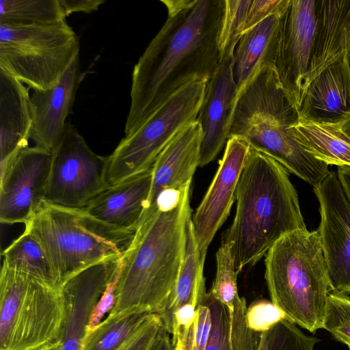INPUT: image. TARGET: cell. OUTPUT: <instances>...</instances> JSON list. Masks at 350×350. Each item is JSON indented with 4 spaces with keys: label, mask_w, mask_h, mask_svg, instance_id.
<instances>
[{
    "label": "cell",
    "mask_w": 350,
    "mask_h": 350,
    "mask_svg": "<svg viewBox=\"0 0 350 350\" xmlns=\"http://www.w3.org/2000/svg\"><path fill=\"white\" fill-rule=\"evenodd\" d=\"M235 200L234 218L222 243L232 245L238 273L256 264L283 236L307 229L287 170L252 146L238 180Z\"/></svg>",
    "instance_id": "cell-3"
},
{
    "label": "cell",
    "mask_w": 350,
    "mask_h": 350,
    "mask_svg": "<svg viewBox=\"0 0 350 350\" xmlns=\"http://www.w3.org/2000/svg\"><path fill=\"white\" fill-rule=\"evenodd\" d=\"M191 193V182L165 191L144 213L121 256L109 313L157 312L171 295L185 254Z\"/></svg>",
    "instance_id": "cell-2"
},
{
    "label": "cell",
    "mask_w": 350,
    "mask_h": 350,
    "mask_svg": "<svg viewBox=\"0 0 350 350\" xmlns=\"http://www.w3.org/2000/svg\"><path fill=\"white\" fill-rule=\"evenodd\" d=\"M342 126L299 119L293 131L302 147L317 159L327 165L350 167V137Z\"/></svg>",
    "instance_id": "cell-27"
},
{
    "label": "cell",
    "mask_w": 350,
    "mask_h": 350,
    "mask_svg": "<svg viewBox=\"0 0 350 350\" xmlns=\"http://www.w3.org/2000/svg\"><path fill=\"white\" fill-rule=\"evenodd\" d=\"M342 130L348 137H350V121L342 125Z\"/></svg>",
    "instance_id": "cell-42"
},
{
    "label": "cell",
    "mask_w": 350,
    "mask_h": 350,
    "mask_svg": "<svg viewBox=\"0 0 350 350\" xmlns=\"http://www.w3.org/2000/svg\"><path fill=\"white\" fill-rule=\"evenodd\" d=\"M250 148V144L243 138H228L217 171L191 215L193 234L200 259L204 262L214 236L229 216Z\"/></svg>",
    "instance_id": "cell-13"
},
{
    "label": "cell",
    "mask_w": 350,
    "mask_h": 350,
    "mask_svg": "<svg viewBox=\"0 0 350 350\" xmlns=\"http://www.w3.org/2000/svg\"><path fill=\"white\" fill-rule=\"evenodd\" d=\"M298 120V111L284 94L273 64L267 62L239 94L228 138L245 139L314 188L330 171L297 140L293 126Z\"/></svg>",
    "instance_id": "cell-4"
},
{
    "label": "cell",
    "mask_w": 350,
    "mask_h": 350,
    "mask_svg": "<svg viewBox=\"0 0 350 350\" xmlns=\"http://www.w3.org/2000/svg\"><path fill=\"white\" fill-rule=\"evenodd\" d=\"M64 20L59 0H0V24L46 25Z\"/></svg>",
    "instance_id": "cell-31"
},
{
    "label": "cell",
    "mask_w": 350,
    "mask_h": 350,
    "mask_svg": "<svg viewBox=\"0 0 350 350\" xmlns=\"http://www.w3.org/2000/svg\"><path fill=\"white\" fill-rule=\"evenodd\" d=\"M284 5L270 14L239 39L234 52L233 77L239 92L255 72L265 64L271 63L272 46Z\"/></svg>",
    "instance_id": "cell-24"
},
{
    "label": "cell",
    "mask_w": 350,
    "mask_h": 350,
    "mask_svg": "<svg viewBox=\"0 0 350 350\" xmlns=\"http://www.w3.org/2000/svg\"><path fill=\"white\" fill-rule=\"evenodd\" d=\"M350 52V0H315L314 31L304 96L312 80Z\"/></svg>",
    "instance_id": "cell-20"
},
{
    "label": "cell",
    "mask_w": 350,
    "mask_h": 350,
    "mask_svg": "<svg viewBox=\"0 0 350 350\" xmlns=\"http://www.w3.org/2000/svg\"><path fill=\"white\" fill-rule=\"evenodd\" d=\"M286 0H224L218 38L219 57L234 53L240 38L270 14Z\"/></svg>",
    "instance_id": "cell-26"
},
{
    "label": "cell",
    "mask_w": 350,
    "mask_h": 350,
    "mask_svg": "<svg viewBox=\"0 0 350 350\" xmlns=\"http://www.w3.org/2000/svg\"><path fill=\"white\" fill-rule=\"evenodd\" d=\"M29 278L2 265L0 275V350H8Z\"/></svg>",
    "instance_id": "cell-30"
},
{
    "label": "cell",
    "mask_w": 350,
    "mask_h": 350,
    "mask_svg": "<svg viewBox=\"0 0 350 350\" xmlns=\"http://www.w3.org/2000/svg\"><path fill=\"white\" fill-rule=\"evenodd\" d=\"M65 17L75 12L90 14L98 10L105 0H59Z\"/></svg>",
    "instance_id": "cell-38"
},
{
    "label": "cell",
    "mask_w": 350,
    "mask_h": 350,
    "mask_svg": "<svg viewBox=\"0 0 350 350\" xmlns=\"http://www.w3.org/2000/svg\"><path fill=\"white\" fill-rule=\"evenodd\" d=\"M265 265L271 301L286 319L311 333L322 328L331 286L317 230L283 236L265 255Z\"/></svg>",
    "instance_id": "cell-5"
},
{
    "label": "cell",
    "mask_w": 350,
    "mask_h": 350,
    "mask_svg": "<svg viewBox=\"0 0 350 350\" xmlns=\"http://www.w3.org/2000/svg\"><path fill=\"white\" fill-rule=\"evenodd\" d=\"M38 350H62L61 342L60 340H59L56 342L46 345Z\"/></svg>",
    "instance_id": "cell-41"
},
{
    "label": "cell",
    "mask_w": 350,
    "mask_h": 350,
    "mask_svg": "<svg viewBox=\"0 0 350 350\" xmlns=\"http://www.w3.org/2000/svg\"><path fill=\"white\" fill-rule=\"evenodd\" d=\"M315 0H286L272 46L271 64L279 83L298 111L304 98L314 31Z\"/></svg>",
    "instance_id": "cell-10"
},
{
    "label": "cell",
    "mask_w": 350,
    "mask_h": 350,
    "mask_svg": "<svg viewBox=\"0 0 350 350\" xmlns=\"http://www.w3.org/2000/svg\"><path fill=\"white\" fill-rule=\"evenodd\" d=\"M322 328L350 349V296L331 291Z\"/></svg>",
    "instance_id": "cell-34"
},
{
    "label": "cell",
    "mask_w": 350,
    "mask_h": 350,
    "mask_svg": "<svg viewBox=\"0 0 350 350\" xmlns=\"http://www.w3.org/2000/svg\"><path fill=\"white\" fill-rule=\"evenodd\" d=\"M350 350V349H349Z\"/></svg>",
    "instance_id": "cell-44"
},
{
    "label": "cell",
    "mask_w": 350,
    "mask_h": 350,
    "mask_svg": "<svg viewBox=\"0 0 350 350\" xmlns=\"http://www.w3.org/2000/svg\"><path fill=\"white\" fill-rule=\"evenodd\" d=\"M204 262L200 259L193 232L191 217L187 224L185 254L181 269L171 295L156 312L165 329L170 334L175 312L185 304L196 306L207 293L204 277Z\"/></svg>",
    "instance_id": "cell-25"
},
{
    "label": "cell",
    "mask_w": 350,
    "mask_h": 350,
    "mask_svg": "<svg viewBox=\"0 0 350 350\" xmlns=\"http://www.w3.org/2000/svg\"><path fill=\"white\" fill-rule=\"evenodd\" d=\"M148 350H174L170 333L163 326Z\"/></svg>",
    "instance_id": "cell-39"
},
{
    "label": "cell",
    "mask_w": 350,
    "mask_h": 350,
    "mask_svg": "<svg viewBox=\"0 0 350 350\" xmlns=\"http://www.w3.org/2000/svg\"><path fill=\"white\" fill-rule=\"evenodd\" d=\"M217 270L211 293L230 310L234 309V304L239 297L237 290V275L232 245L222 243L216 253Z\"/></svg>",
    "instance_id": "cell-33"
},
{
    "label": "cell",
    "mask_w": 350,
    "mask_h": 350,
    "mask_svg": "<svg viewBox=\"0 0 350 350\" xmlns=\"http://www.w3.org/2000/svg\"><path fill=\"white\" fill-rule=\"evenodd\" d=\"M346 60H347V64H348V67H349V72H350V52L346 56Z\"/></svg>",
    "instance_id": "cell-43"
},
{
    "label": "cell",
    "mask_w": 350,
    "mask_h": 350,
    "mask_svg": "<svg viewBox=\"0 0 350 350\" xmlns=\"http://www.w3.org/2000/svg\"><path fill=\"white\" fill-rule=\"evenodd\" d=\"M234 53L222 55L208 80L197 120L202 129L200 167L214 160L228 139L229 128L239 94L232 72Z\"/></svg>",
    "instance_id": "cell-16"
},
{
    "label": "cell",
    "mask_w": 350,
    "mask_h": 350,
    "mask_svg": "<svg viewBox=\"0 0 350 350\" xmlns=\"http://www.w3.org/2000/svg\"><path fill=\"white\" fill-rule=\"evenodd\" d=\"M161 2L167 8V19L133 68L124 137L135 133L185 85L209 79L219 63L224 0Z\"/></svg>",
    "instance_id": "cell-1"
},
{
    "label": "cell",
    "mask_w": 350,
    "mask_h": 350,
    "mask_svg": "<svg viewBox=\"0 0 350 350\" xmlns=\"http://www.w3.org/2000/svg\"><path fill=\"white\" fill-rule=\"evenodd\" d=\"M52 153L44 201L64 207L84 208L109 187V156L92 150L70 122Z\"/></svg>",
    "instance_id": "cell-9"
},
{
    "label": "cell",
    "mask_w": 350,
    "mask_h": 350,
    "mask_svg": "<svg viewBox=\"0 0 350 350\" xmlns=\"http://www.w3.org/2000/svg\"><path fill=\"white\" fill-rule=\"evenodd\" d=\"M63 318L61 291L31 280L8 350H38L60 340Z\"/></svg>",
    "instance_id": "cell-15"
},
{
    "label": "cell",
    "mask_w": 350,
    "mask_h": 350,
    "mask_svg": "<svg viewBox=\"0 0 350 350\" xmlns=\"http://www.w3.org/2000/svg\"><path fill=\"white\" fill-rule=\"evenodd\" d=\"M25 230L42 245L61 287L86 268L121 257L133 236L109 229L83 208L57 206L44 200L25 224Z\"/></svg>",
    "instance_id": "cell-6"
},
{
    "label": "cell",
    "mask_w": 350,
    "mask_h": 350,
    "mask_svg": "<svg viewBox=\"0 0 350 350\" xmlns=\"http://www.w3.org/2000/svg\"><path fill=\"white\" fill-rule=\"evenodd\" d=\"M208 80L197 79L185 85L135 133L121 140L109 156V186L152 168L174 135L184 125L197 120Z\"/></svg>",
    "instance_id": "cell-8"
},
{
    "label": "cell",
    "mask_w": 350,
    "mask_h": 350,
    "mask_svg": "<svg viewBox=\"0 0 350 350\" xmlns=\"http://www.w3.org/2000/svg\"><path fill=\"white\" fill-rule=\"evenodd\" d=\"M211 324V310L207 292L196 308L193 323L182 334L172 340L174 350H205Z\"/></svg>",
    "instance_id": "cell-35"
},
{
    "label": "cell",
    "mask_w": 350,
    "mask_h": 350,
    "mask_svg": "<svg viewBox=\"0 0 350 350\" xmlns=\"http://www.w3.org/2000/svg\"><path fill=\"white\" fill-rule=\"evenodd\" d=\"M163 326L157 313L116 350H148Z\"/></svg>",
    "instance_id": "cell-37"
},
{
    "label": "cell",
    "mask_w": 350,
    "mask_h": 350,
    "mask_svg": "<svg viewBox=\"0 0 350 350\" xmlns=\"http://www.w3.org/2000/svg\"><path fill=\"white\" fill-rule=\"evenodd\" d=\"M81 80L79 55L51 89L31 95L33 123L29 139L36 146L53 152L60 144Z\"/></svg>",
    "instance_id": "cell-17"
},
{
    "label": "cell",
    "mask_w": 350,
    "mask_h": 350,
    "mask_svg": "<svg viewBox=\"0 0 350 350\" xmlns=\"http://www.w3.org/2000/svg\"><path fill=\"white\" fill-rule=\"evenodd\" d=\"M208 299L212 324L205 350H257L262 333L252 330L247 324L245 298L236 299L232 311L210 291Z\"/></svg>",
    "instance_id": "cell-23"
},
{
    "label": "cell",
    "mask_w": 350,
    "mask_h": 350,
    "mask_svg": "<svg viewBox=\"0 0 350 350\" xmlns=\"http://www.w3.org/2000/svg\"><path fill=\"white\" fill-rule=\"evenodd\" d=\"M53 153L38 146L26 147L0 163V221H28L44 200Z\"/></svg>",
    "instance_id": "cell-11"
},
{
    "label": "cell",
    "mask_w": 350,
    "mask_h": 350,
    "mask_svg": "<svg viewBox=\"0 0 350 350\" xmlns=\"http://www.w3.org/2000/svg\"><path fill=\"white\" fill-rule=\"evenodd\" d=\"M155 313L139 309L109 313L103 321L88 331L81 350H116Z\"/></svg>",
    "instance_id": "cell-29"
},
{
    "label": "cell",
    "mask_w": 350,
    "mask_h": 350,
    "mask_svg": "<svg viewBox=\"0 0 350 350\" xmlns=\"http://www.w3.org/2000/svg\"><path fill=\"white\" fill-rule=\"evenodd\" d=\"M152 176L151 168L109 185L83 209L109 229L133 235L146 210Z\"/></svg>",
    "instance_id": "cell-18"
},
{
    "label": "cell",
    "mask_w": 350,
    "mask_h": 350,
    "mask_svg": "<svg viewBox=\"0 0 350 350\" xmlns=\"http://www.w3.org/2000/svg\"><path fill=\"white\" fill-rule=\"evenodd\" d=\"M202 139V126L196 120L184 125L160 152L152 167L145 213L155 206L161 193L182 189L192 181L199 167Z\"/></svg>",
    "instance_id": "cell-19"
},
{
    "label": "cell",
    "mask_w": 350,
    "mask_h": 350,
    "mask_svg": "<svg viewBox=\"0 0 350 350\" xmlns=\"http://www.w3.org/2000/svg\"><path fill=\"white\" fill-rule=\"evenodd\" d=\"M121 257L102 261L79 272L61 287L64 318L62 350H81L98 301L116 279Z\"/></svg>",
    "instance_id": "cell-14"
},
{
    "label": "cell",
    "mask_w": 350,
    "mask_h": 350,
    "mask_svg": "<svg viewBox=\"0 0 350 350\" xmlns=\"http://www.w3.org/2000/svg\"><path fill=\"white\" fill-rule=\"evenodd\" d=\"M8 268L53 288L61 286L49 259L39 241L29 232L14 240L3 252Z\"/></svg>",
    "instance_id": "cell-28"
},
{
    "label": "cell",
    "mask_w": 350,
    "mask_h": 350,
    "mask_svg": "<svg viewBox=\"0 0 350 350\" xmlns=\"http://www.w3.org/2000/svg\"><path fill=\"white\" fill-rule=\"evenodd\" d=\"M337 174L350 202V167H338Z\"/></svg>",
    "instance_id": "cell-40"
},
{
    "label": "cell",
    "mask_w": 350,
    "mask_h": 350,
    "mask_svg": "<svg viewBox=\"0 0 350 350\" xmlns=\"http://www.w3.org/2000/svg\"><path fill=\"white\" fill-rule=\"evenodd\" d=\"M29 90L0 68V163L28 146L33 123Z\"/></svg>",
    "instance_id": "cell-22"
},
{
    "label": "cell",
    "mask_w": 350,
    "mask_h": 350,
    "mask_svg": "<svg viewBox=\"0 0 350 350\" xmlns=\"http://www.w3.org/2000/svg\"><path fill=\"white\" fill-rule=\"evenodd\" d=\"M299 119L342 126L350 121V72L346 57L310 83L298 111Z\"/></svg>",
    "instance_id": "cell-21"
},
{
    "label": "cell",
    "mask_w": 350,
    "mask_h": 350,
    "mask_svg": "<svg viewBox=\"0 0 350 350\" xmlns=\"http://www.w3.org/2000/svg\"><path fill=\"white\" fill-rule=\"evenodd\" d=\"M319 202L317 229L331 291L350 293V202L337 172H330L313 188Z\"/></svg>",
    "instance_id": "cell-12"
},
{
    "label": "cell",
    "mask_w": 350,
    "mask_h": 350,
    "mask_svg": "<svg viewBox=\"0 0 350 350\" xmlns=\"http://www.w3.org/2000/svg\"><path fill=\"white\" fill-rule=\"evenodd\" d=\"M79 52L78 36L66 20L46 25L0 24V68L29 89L53 88Z\"/></svg>",
    "instance_id": "cell-7"
},
{
    "label": "cell",
    "mask_w": 350,
    "mask_h": 350,
    "mask_svg": "<svg viewBox=\"0 0 350 350\" xmlns=\"http://www.w3.org/2000/svg\"><path fill=\"white\" fill-rule=\"evenodd\" d=\"M284 319H286L284 313L267 299L255 301L247 308V324L252 330L258 333L268 330Z\"/></svg>",
    "instance_id": "cell-36"
},
{
    "label": "cell",
    "mask_w": 350,
    "mask_h": 350,
    "mask_svg": "<svg viewBox=\"0 0 350 350\" xmlns=\"http://www.w3.org/2000/svg\"><path fill=\"white\" fill-rule=\"evenodd\" d=\"M319 340L284 319L262 332L257 350H314Z\"/></svg>",
    "instance_id": "cell-32"
}]
</instances>
